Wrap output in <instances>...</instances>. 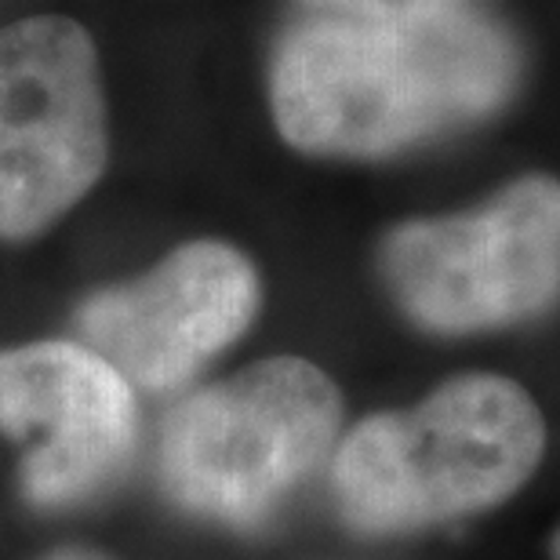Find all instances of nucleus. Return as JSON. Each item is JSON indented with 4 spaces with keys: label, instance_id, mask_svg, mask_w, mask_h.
I'll return each mask as SVG.
<instances>
[{
    "label": "nucleus",
    "instance_id": "nucleus-1",
    "mask_svg": "<svg viewBox=\"0 0 560 560\" xmlns=\"http://www.w3.org/2000/svg\"><path fill=\"white\" fill-rule=\"evenodd\" d=\"M521 51L477 0L433 11H306L277 40L273 120L313 156H389L506 103Z\"/></svg>",
    "mask_w": 560,
    "mask_h": 560
},
{
    "label": "nucleus",
    "instance_id": "nucleus-2",
    "mask_svg": "<svg viewBox=\"0 0 560 560\" xmlns=\"http://www.w3.org/2000/svg\"><path fill=\"white\" fill-rule=\"evenodd\" d=\"M546 455V419L506 375L447 378L416 408L364 419L331 463L342 517L394 535L491 510L528 485Z\"/></svg>",
    "mask_w": 560,
    "mask_h": 560
},
{
    "label": "nucleus",
    "instance_id": "nucleus-3",
    "mask_svg": "<svg viewBox=\"0 0 560 560\" xmlns=\"http://www.w3.org/2000/svg\"><path fill=\"white\" fill-rule=\"evenodd\" d=\"M339 422L342 397L317 364L270 357L167 416L161 477L178 506L248 528L313 477Z\"/></svg>",
    "mask_w": 560,
    "mask_h": 560
},
{
    "label": "nucleus",
    "instance_id": "nucleus-4",
    "mask_svg": "<svg viewBox=\"0 0 560 560\" xmlns=\"http://www.w3.org/2000/svg\"><path fill=\"white\" fill-rule=\"evenodd\" d=\"M383 277L436 335L539 317L560 299V183L524 175L474 211L405 222L383 244Z\"/></svg>",
    "mask_w": 560,
    "mask_h": 560
},
{
    "label": "nucleus",
    "instance_id": "nucleus-5",
    "mask_svg": "<svg viewBox=\"0 0 560 560\" xmlns=\"http://www.w3.org/2000/svg\"><path fill=\"white\" fill-rule=\"evenodd\" d=\"M98 51L73 19L0 30V237H33L62 219L106 167Z\"/></svg>",
    "mask_w": 560,
    "mask_h": 560
},
{
    "label": "nucleus",
    "instance_id": "nucleus-6",
    "mask_svg": "<svg viewBox=\"0 0 560 560\" xmlns=\"http://www.w3.org/2000/svg\"><path fill=\"white\" fill-rule=\"evenodd\" d=\"M255 313V266L230 244L194 241L145 277L92 295L77 328L128 383L172 389L237 342Z\"/></svg>",
    "mask_w": 560,
    "mask_h": 560
},
{
    "label": "nucleus",
    "instance_id": "nucleus-7",
    "mask_svg": "<svg viewBox=\"0 0 560 560\" xmlns=\"http://www.w3.org/2000/svg\"><path fill=\"white\" fill-rule=\"evenodd\" d=\"M0 430L30 444L22 485L73 506L114 485L136 447L131 383L92 346L33 342L0 353Z\"/></svg>",
    "mask_w": 560,
    "mask_h": 560
},
{
    "label": "nucleus",
    "instance_id": "nucleus-8",
    "mask_svg": "<svg viewBox=\"0 0 560 560\" xmlns=\"http://www.w3.org/2000/svg\"><path fill=\"white\" fill-rule=\"evenodd\" d=\"M306 11H375V15H397V11H433L466 4V0H302Z\"/></svg>",
    "mask_w": 560,
    "mask_h": 560
},
{
    "label": "nucleus",
    "instance_id": "nucleus-9",
    "mask_svg": "<svg viewBox=\"0 0 560 560\" xmlns=\"http://www.w3.org/2000/svg\"><path fill=\"white\" fill-rule=\"evenodd\" d=\"M48 560H106V557L92 550H62V553H51Z\"/></svg>",
    "mask_w": 560,
    "mask_h": 560
},
{
    "label": "nucleus",
    "instance_id": "nucleus-10",
    "mask_svg": "<svg viewBox=\"0 0 560 560\" xmlns=\"http://www.w3.org/2000/svg\"><path fill=\"white\" fill-rule=\"evenodd\" d=\"M557 560H560V539H557Z\"/></svg>",
    "mask_w": 560,
    "mask_h": 560
}]
</instances>
